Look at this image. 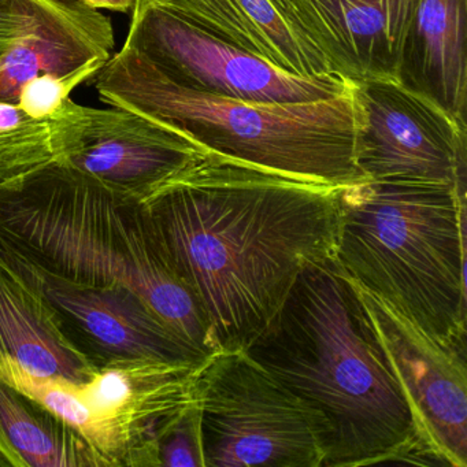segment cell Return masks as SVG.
<instances>
[{
	"instance_id": "obj_1",
	"label": "cell",
	"mask_w": 467,
	"mask_h": 467,
	"mask_svg": "<svg viewBox=\"0 0 467 467\" xmlns=\"http://www.w3.org/2000/svg\"><path fill=\"white\" fill-rule=\"evenodd\" d=\"M340 188L206 150L147 202L218 351L247 348L303 267L335 253Z\"/></svg>"
},
{
	"instance_id": "obj_2",
	"label": "cell",
	"mask_w": 467,
	"mask_h": 467,
	"mask_svg": "<svg viewBox=\"0 0 467 467\" xmlns=\"http://www.w3.org/2000/svg\"><path fill=\"white\" fill-rule=\"evenodd\" d=\"M244 351L308 410L322 467L445 466L418 436L357 283L335 253L303 267Z\"/></svg>"
},
{
	"instance_id": "obj_3",
	"label": "cell",
	"mask_w": 467,
	"mask_h": 467,
	"mask_svg": "<svg viewBox=\"0 0 467 467\" xmlns=\"http://www.w3.org/2000/svg\"><path fill=\"white\" fill-rule=\"evenodd\" d=\"M0 248L76 283L128 289L202 357L218 351L149 206L67 163L0 184Z\"/></svg>"
},
{
	"instance_id": "obj_4",
	"label": "cell",
	"mask_w": 467,
	"mask_h": 467,
	"mask_svg": "<svg viewBox=\"0 0 467 467\" xmlns=\"http://www.w3.org/2000/svg\"><path fill=\"white\" fill-rule=\"evenodd\" d=\"M92 78L106 105L143 114L210 151L332 187L365 182L357 165L355 81L329 99L247 102L185 88L127 46Z\"/></svg>"
},
{
	"instance_id": "obj_5",
	"label": "cell",
	"mask_w": 467,
	"mask_h": 467,
	"mask_svg": "<svg viewBox=\"0 0 467 467\" xmlns=\"http://www.w3.org/2000/svg\"><path fill=\"white\" fill-rule=\"evenodd\" d=\"M466 188L365 182L338 190L335 256L423 332L466 348Z\"/></svg>"
},
{
	"instance_id": "obj_6",
	"label": "cell",
	"mask_w": 467,
	"mask_h": 467,
	"mask_svg": "<svg viewBox=\"0 0 467 467\" xmlns=\"http://www.w3.org/2000/svg\"><path fill=\"white\" fill-rule=\"evenodd\" d=\"M206 467H322L302 401L244 349L217 351L196 370Z\"/></svg>"
},
{
	"instance_id": "obj_7",
	"label": "cell",
	"mask_w": 467,
	"mask_h": 467,
	"mask_svg": "<svg viewBox=\"0 0 467 467\" xmlns=\"http://www.w3.org/2000/svg\"><path fill=\"white\" fill-rule=\"evenodd\" d=\"M124 46L185 88L247 102L329 99L354 84L340 75L305 78L284 72L152 0H135Z\"/></svg>"
},
{
	"instance_id": "obj_8",
	"label": "cell",
	"mask_w": 467,
	"mask_h": 467,
	"mask_svg": "<svg viewBox=\"0 0 467 467\" xmlns=\"http://www.w3.org/2000/svg\"><path fill=\"white\" fill-rule=\"evenodd\" d=\"M355 92L357 165L365 180L466 188V124L395 78L357 80Z\"/></svg>"
},
{
	"instance_id": "obj_9",
	"label": "cell",
	"mask_w": 467,
	"mask_h": 467,
	"mask_svg": "<svg viewBox=\"0 0 467 467\" xmlns=\"http://www.w3.org/2000/svg\"><path fill=\"white\" fill-rule=\"evenodd\" d=\"M48 122L56 161L144 203L207 150L143 114L70 98Z\"/></svg>"
},
{
	"instance_id": "obj_10",
	"label": "cell",
	"mask_w": 467,
	"mask_h": 467,
	"mask_svg": "<svg viewBox=\"0 0 467 467\" xmlns=\"http://www.w3.org/2000/svg\"><path fill=\"white\" fill-rule=\"evenodd\" d=\"M358 289L418 436L445 466L467 467L466 348L431 337L362 286Z\"/></svg>"
},
{
	"instance_id": "obj_11",
	"label": "cell",
	"mask_w": 467,
	"mask_h": 467,
	"mask_svg": "<svg viewBox=\"0 0 467 467\" xmlns=\"http://www.w3.org/2000/svg\"><path fill=\"white\" fill-rule=\"evenodd\" d=\"M0 254L39 289L67 337L98 368L116 360L202 363L207 359L128 289L76 283L12 251L0 248Z\"/></svg>"
},
{
	"instance_id": "obj_12",
	"label": "cell",
	"mask_w": 467,
	"mask_h": 467,
	"mask_svg": "<svg viewBox=\"0 0 467 467\" xmlns=\"http://www.w3.org/2000/svg\"><path fill=\"white\" fill-rule=\"evenodd\" d=\"M202 363L116 360L76 385L119 441V466L155 467L158 439L196 400Z\"/></svg>"
},
{
	"instance_id": "obj_13",
	"label": "cell",
	"mask_w": 467,
	"mask_h": 467,
	"mask_svg": "<svg viewBox=\"0 0 467 467\" xmlns=\"http://www.w3.org/2000/svg\"><path fill=\"white\" fill-rule=\"evenodd\" d=\"M291 6L337 75L396 78L411 0H291Z\"/></svg>"
},
{
	"instance_id": "obj_14",
	"label": "cell",
	"mask_w": 467,
	"mask_h": 467,
	"mask_svg": "<svg viewBox=\"0 0 467 467\" xmlns=\"http://www.w3.org/2000/svg\"><path fill=\"white\" fill-rule=\"evenodd\" d=\"M113 24L80 0H32L23 31L0 57V100L17 103L26 81L65 75L94 59L111 57Z\"/></svg>"
},
{
	"instance_id": "obj_15",
	"label": "cell",
	"mask_w": 467,
	"mask_h": 467,
	"mask_svg": "<svg viewBox=\"0 0 467 467\" xmlns=\"http://www.w3.org/2000/svg\"><path fill=\"white\" fill-rule=\"evenodd\" d=\"M291 75H337L295 15L291 0H152Z\"/></svg>"
},
{
	"instance_id": "obj_16",
	"label": "cell",
	"mask_w": 467,
	"mask_h": 467,
	"mask_svg": "<svg viewBox=\"0 0 467 467\" xmlns=\"http://www.w3.org/2000/svg\"><path fill=\"white\" fill-rule=\"evenodd\" d=\"M467 0H411L396 80L466 124ZM467 125V124H466Z\"/></svg>"
},
{
	"instance_id": "obj_17",
	"label": "cell",
	"mask_w": 467,
	"mask_h": 467,
	"mask_svg": "<svg viewBox=\"0 0 467 467\" xmlns=\"http://www.w3.org/2000/svg\"><path fill=\"white\" fill-rule=\"evenodd\" d=\"M0 357L36 376L88 382L98 366L67 337L39 289L0 254Z\"/></svg>"
},
{
	"instance_id": "obj_18",
	"label": "cell",
	"mask_w": 467,
	"mask_h": 467,
	"mask_svg": "<svg viewBox=\"0 0 467 467\" xmlns=\"http://www.w3.org/2000/svg\"><path fill=\"white\" fill-rule=\"evenodd\" d=\"M0 455L9 467H111L75 429L4 381Z\"/></svg>"
},
{
	"instance_id": "obj_19",
	"label": "cell",
	"mask_w": 467,
	"mask_h": 467,
	"mask_svg": "<svg viewBox=\"0 0 467 467\" xmlns=\"http://www.w3.org/2000/svg\"><path fill=\"white\" fill-rule=\"evenodd\" d=\"M0 381L34 399L62 422L75 429L97 452L110 462L111 466H119L121 450L119 441L78 393V384L29 373L5 357H0Z\"/></svg>"
},
{
	"instance_id": "obj_20",
	"label": "cell",
	"mask_w": 467,
	"mask_h": 467,
	"mask_svg": "<svg viewBox=\"0 0 467 467\" xmlns=\"http://www.w3.org/2000/svg\"><path fill=\"white\" fill-rule=\"evenodd\" d=\"M56 161L48 119H32L17 103L0 100V184Z\"/></svg>"
},
{
	"instance_id": "obj_21",
	"label": "cell",
	"mask_w": 467,
	"mask_h": 467,
	"mask_svg": "<svg viewBox=\"0 0 467 467\" xmlns=\"http://www.w3.org/2000/svg\"><path fill=\"white\" fill-rule=\"evenodd\" d=\"M109 59L98 58L65 75H42L26 81L17 106L32 119H50L80 84L91 80Z\"/></svg>"
},
{
	"instance_id": "obj_22",
	"label": "cell",
	"mask_w": 467,
	"mask_h": 467,
	"mask_svg": "<svg viewBox=\"0 0 467 467\" xmlns=\"http://www.w3.org/2000/svg\"><path fill=\"white\" fill-rule=\"evenodd\" d=\"M206 467L198 399L163 431L155 445V467Z\"/></svg>"
},
{
	"instance_id": "obj_23",
	"label": "cell",
	"mask_w": 467,
	"mask_h": 467,
	"mask_svg": "<svg viewBox=\"0 0 467 467\" xmlns=\"http://www.w3.org/2000/svg\"><path fill=\"white\" fill-rule=\"evenodd\" d=\"M32 12V0H0V57L18 36Z\"/></svg>"
},
{
	"instance_id": "obj_24",
	"label": "cell",
	"mask_w": 467,
	"mask_h": 467,
	"mask_svg": "<svg viewBox=\"0 0 467 467\" xmlns=\"http://www.w3.org/2000/svg\"><path fill=\"white\" fill-rule=\"evenodd\" d=\"M92 9L113 10V12L127 13L132 10L135 0H80Z\"/></svg>"
},
{
	"instance_id": "obj_25",
	"label": "cell",
	"mask_w": 467,
	"mask_h": 467,
	"mask_svg": "<svg viewBox=\"0 0 467 467\" xmlns=\"http://www.w3.org/2000/svg\"><path fill=\"white\" fill-rule=\"evenodd\" d=\"M0 467H7L6 461H5L4 458H2V455H0Z\"/></svg>"
}]
</instances>
